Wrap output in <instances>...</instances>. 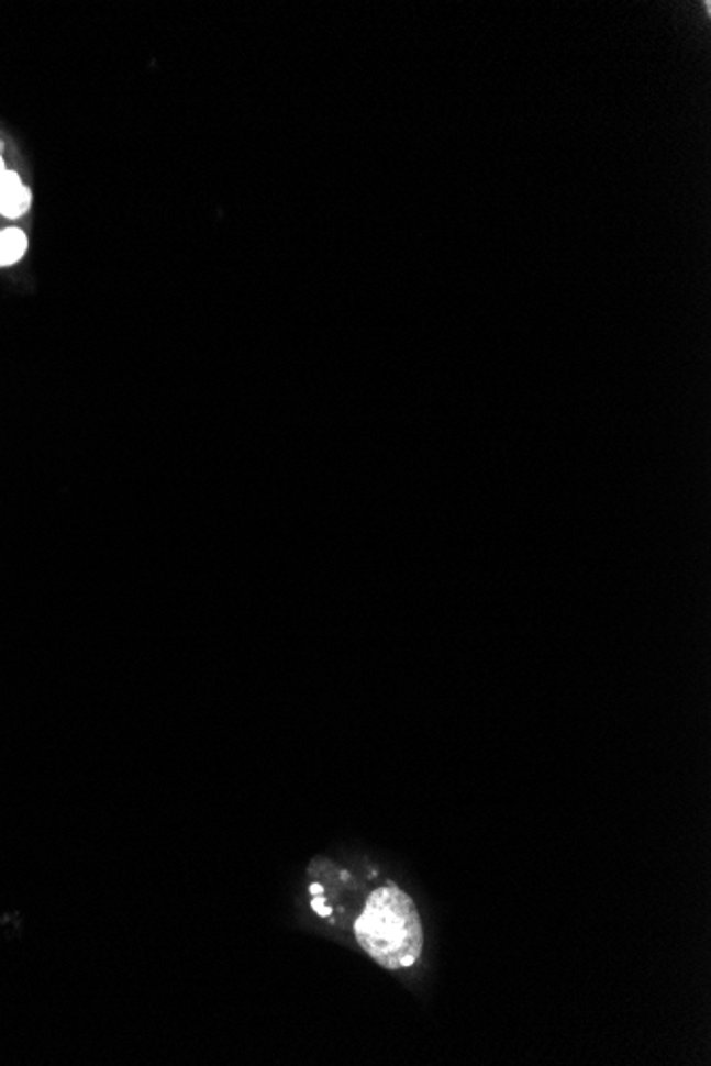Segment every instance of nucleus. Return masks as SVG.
Instances as JSON below:
<instances>
[{"label": "nucleus", "mask_w": 711, "mask_h": 1066, "mask_svg": "<svg viewBox=\"0 0 711 1066\" xmlns=\"http://www.w3.org/2000/svg\"><path fill=\"white\" fill-rule=\"evenodd\" d=\"M33 204V192L24 186L20 173L4 170L0 175V213L9 220H18L29 213Z\"/></svg>", "instance_id": "nucleus-2"}, {"label": "nucleus", "mask_w": 711, "mask_h": 1066, "mask_svg": "<svg viewBox=\"0 0 711 1066\" xmlns=\"http://www.w3.org/2000/svg\"><path fill=\"white\" fill-rule=\"evenodd\" d=\"M29 252V236L20 229L0 231V267H11L20 263Z\"/></svg>", "instance_id": "nucleus-3"}, {"label": "nucleus", "mask_w": 711, "mask_h": 1066, "mask_svg": "<svg viewBox=\"0 0 711 1066\" xmlns=\"http://www.w3.org/2000/svg\"><path fill=\"white\" fill-rule=\"evenodd\" d=\"M4 170H7V167H4V160H2V156H0V175H2Z\"/></svg>", "instance_id": "nucleus-4"}, {"label": "nucleus", "mask_w": 711, "mask_h": 1066, "mask_svg": "<svg viewBox=\"0 0 711 1066\" xmlns=\"http://www.w3.org/2000/svg\"><path fill=\"white\" fill-rule=\"evenodd\" d=\"M358 945L379 967L401 970L420 960L424 929L413 899L397 884L375 888L354 922Z\"/></svg>", "instance_id": "nucleus-1"}]
</instances>
